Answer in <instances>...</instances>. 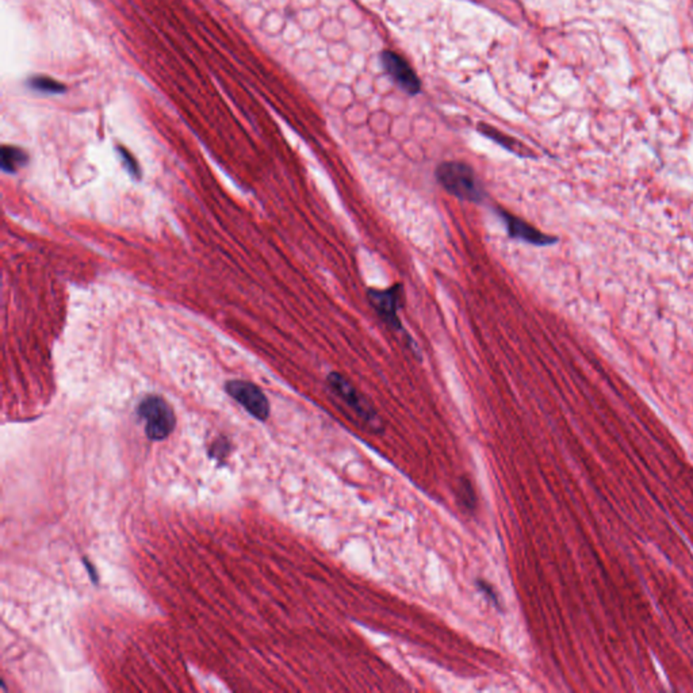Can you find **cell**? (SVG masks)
<instances>
[{
	"label": "cell",
	"instance_id": "obj_4",
	"mask_svg": "<svg viewBox=\"0 0 693 693\" xmlns=\"http://www.w3.org/2000/svg\"><path fill=\"white\" fill-rule=\"evenodd\" d=\"M403 286L396 283L389 289H367V299L383 323L393 330H402L400 311L403 306Z\"/></svg>",
	"mask_w": 693,
	"mask_h": 693
},
{
	"label": "cell",
	"instance_id": "obj_1",
	"mask_svg": "<svg viewBox=\"0 0 693 693\" xmlns=\"http://www.w3.org/2000/svg\"><path fill=\"white\" fill-rule=\"evenodd\" d=\"M435 176L439 184L459 201L478 205L486 198V191L474 168L465 162H443L436 167Z\"/></svg>",
	"mask_w": 693,
	"mask_h": 693
},
{
	"label": "cell",
	"instance_id": "obj_8",
	"mask_svg": "<svg viewBox=\"0 0 693 693\" xmlns=\"http://www.w3.org/2000/svg\"><path fill=\"white\" fill-rule=\"evenodd\" d=\"M478 131L481 134H484L485 137L491 138L496 144L503 146L504 149H507L508 152H511L519 157H533V153L531 149H529L524 144H522L519 140L500 131L498 129L493 128L488 124H478Z\"/></svg>",
	"mask_w": 693,
	"mask_h": 693
},
{
	"label": "cell",
	"instance_id": "obj_7",
	"mask_svg": "<svg viewBox=\"0 0 693 693\" xmlns=\"http://www.w3.org/2000/svg\"><path fill=\"white\" fill-rule=\"evenodd\" d=\"M498 214L505 222L508 236L513 240L524 241V242H529L531 245H536V247L554 245L558 241V238L543 233L542 231H539L538 228L531 225L526 219H520V217L512 214L508 210H505L503 207H498Z\"/></svg>",
	"mask_w": 693,
	"mask_h": 693
},
{
	"label": "cell",
	"instance_id": "obj_6",
	"mask_svg": "<svg viewBox=\"0 0 693 693\" xmlns=\"http://www.w3.org/2000/svg\"><path fill=\"white\" fill-rule=\"evenodd\" d=\"M383 70L397 83V86L409 95H416L421 90V82L413 68L402 56L384 51L381 55Z\"/></svg>",
	"mask_w": 693,
	"mask_h": 693
},
{
	"label": "cell",
	"instance_id": "obj_11",
	"mask_svg": "<svg viewBox=\"0 0 693 693\" xmlns=\"http://www.w3.org/2000/svg\"><path fill=\"white\" fill-rule=\"evenodd\" d=\"M30 87L37 91L46 92V93H61L65 91V86L61 84L52 77L48 76H34L29 82Z\"/></svg>",
	"mask_w": 693,
	"mask_h": 693
},
{
	"label": "cell",
	"instance_id": "obj_2",
	"mask_svg": "<svg viewBox=\"0 0 693 693\" xmlns=\"http://www.w3.org/2000/svg\"><path fill=\"white\" fill-rule=\"evenodd\" d=\"M327 382L332 391L344 402L346 406H349L361 419L365 420V424H368L374 431H382V421L380 419L377 410L365 400V396L348 378L337 371H333L329 373Z\"/></svg>",
	"mask_w": 693,
	"mask_h": 693
},
{
	"label": "cell",
	"instance_id": "obj_5",
	"mask_svg": "<svg viewBox=\"0 0 693 693\" xmlns=\"http://www.w3.org/2000/svg\"><path fill=\"white\" fill-rule=\"evenodd\" d=\"M228 394L242 405L247 412H250L255 419H268L270 416V403L264 393L254 384L247 381H231L226 383Z\"/></svg>",
	"mask_w": 693,
	"mask_h": 693
},
{
	"label": "cell",
	"instance_id": "obj_14",
	"mask_svg": "<svg viewBox=\"0 0 693 693\" xmlns=\"http://www.w3.org/2000/svg\"><path fill=\"white\" fill-rule=\"evenodd\" d=\"M84 562H86V567H87V569L90 570V576H91L92 580H93V581L96 583V581H98V578L95 577V571L92 570V567L91 565H90V562H89V561H86V559H84Z\"/></svg>",
	"mask_w": 693,
	"mask_h": 693
},
{
	"label": "cell",
	"instance_id": "obj_3",
	"mask_svg": "<svg viewBox=\"0 0 693 693\" xmlns=\"http://www.w3.org/2000/svg\"><path fill=\"white\" fill-rule=\"evenodd\" d=\"M138 416L145 421L146 436L155 441L168 438L176 422L172 408L157 396H149L140 402Z\"/></svg>",
	"mask_w": 693,
	"mask_h": 693
},
{
	"label": "cell",
	"instance_id": "obj_9",
	"mask_svg": "<svg viewBox=\"0 0 693 693\" xmlns=\"http://www.w3.org/2000/svg\"><path fill=\"white\" fill-rule=\"evenodd\" d=\"M27 163V155L15 146L1 148V168L4 172H15Z\"/></svg>",
	"mask_w": 693,
	"mask_h": 693
},
{
	"label": "cell",
	"instance_id": "obj_13",
	"mask_svg": "<svg viewBox=\"0 0 693 693\" xmlns=\"http://www.w3.org/2000/svg\"><path fill=\"white\" fill-rule=\"evenodd\" d=\"M119 152H121V155H122V157H124V160L127 162V164H128L129 169H130V171H131L133 174H137V164H136V162L133 160V157H131V156L129 155L128 150H125V149H122V148H119Z\"/></svg>",
	"mask_w": 693,
	"mask_h": 693
},
{
	"label": "cell",
	"instance_id": "obj_10",
	"mask_svg": "<svg viewBox=\"0 0 693 693\" xmlns=\"http://www.w3.org/2000/svg\"><path fill=\"white\" fill-rule=\"evenodd\" d=\"M458 498L465 511L473 512L477 507V496L472 482L463 478L458 488Z\"/></svg>",
	"mask_w": 693,
	"mask_h": 693
},
{
	"label": "cell",
	"instance_id": "obj_12",
	"mask_svg": "<svg viewBox=\"0 0 693 693\" xmlns=\"http://www.w3.org/2000/svg\"><path fill=\"white\" fill-rule=\"evenodd\" d=\"M478 588L481 589V592H484L492 602H494L496 605H498V602H497V595L494 593V589H493L492 585L486 584L485 581H478Z\"/></svg>",
	"mask_w": 693,
	"mask_h": 693
}]
</instances>
